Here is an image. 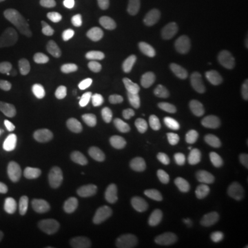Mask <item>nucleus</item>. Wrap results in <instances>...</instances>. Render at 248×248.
<instances>
[{
  "mask_svg": "<svg viewBox=\"0 0 248 248\" xmlns=\"http://www.w3.org/2000/svg\"><path fill=\"white\" fill-rule=\"evenodd\" d=\"M142 43L146 51L151 54H159L164 50V33L160 28H155L148 31L143 37H142Z\"/></svg>",
  "mask_w": 248,
  "mask_h": 248,
  "instance_id": "obj_24",
  "label": "nucleus"
},
{
  "mask_svg": "<svg viewBox=\"0 0 248 248\" xmlns=\"http://www.w3.org/2000/svg\"><path fill=\"white\" fill-rule=\"evenodd\" d=\"M156 138V133L149 127H131L122 134V141L127 146H141L152 143Z\"/></svg>",
  "mask_w": 248,
  "mask_h": 248,
  "instance_id": "obj_12",
  "label": "nucleus"
},
{
  "mask_svg": "<svg viewBox=\"0 0 248 248\" xmlns=\"http://www.w3.org/2000/svg\"><path fill=\"white\" fill-rule=\"evenodd\" d=\"M110 193L116 199H124L131 195L134 189V177L128 171H120L117 172L112 182H110Z\"/></svg>",
  "mask_w": 248,
  "mask_h": 248,
  "instance_id": "obj_15",
  "label": "nucleus"
},
{
  "mask_svg": "<svg viewBox=\"0 0 248 248\" xmlns=\"http://www.w3.org/2000/svg\"><path fill=\"white\" fill-rule=\"evenodd\" d=\"M244 137H246V141L248 142V123L246 125V128H244Z\"/></svg>",
  "mask_w": 248,
  "mask_h": 248,
  "instance_id": "obj_33",
  "label": "nucleus"
},
{
  "mask_svg": "<svg viewBox=\"0 0 248 248\" xmlns=\"http://www.w3.org/2000/svg\"><path fill=\"white\" fill-rule=\"evenodd\" d=\"M17 148L19 149V151L25 152V153H29V152L33 151V142H32V140H31V138L24 137V138L21 140V142L18 143Z\"/></svg>",
  "mask_w": 248,
  "mask_h": 248,
  "instance_id": "obj_31",
  "label": "nucleus"
},
{
  "mask_svg": "<svg viewBox=\"0 0 248 248\" xmlns=\"http://www.w3.org/2000/svg\"><path fill=\"white\" fill-rule=\"evenodd\" d=\"M0 222L16 234H27L32 231L33 222L28 210L7 203H0Z\"/></svg>",
  "mask_w": 248,
  "mask_h": 248,
  "instance_id": "obj_3",
  "label": "nucleus"
},
{
  "mask_svg": "<svg viewBox=\"0 0 248 248\" xmlns=\"http://www.w3.org/2000/svg\"><path fill=\"white\" fill-rule=\"evenodd\" d=\"M171 115L178 120H204L210 115V109L202 102L182 101L171 108Z\"/></svg>",
  "mask_w": 248,
  "mask_h": 248,
  "instance_id": "obj_8",
  "label": "nucleus"
},
{
  "mask_svg": "<svg viewBox=\"0 0 248 248\" xmlns=\"http://www.w3.org/2000/svg\"><path fill=\"white\" fill-rule=\"evenodd\" d=\"M184 185L182 184H174L169 186L163 195L160 196L159 202V211L161 214H170L175 210V207L179 203L182 193H184Z\"/></svg>",
  "mask_w": 248,
  "mask_h": 248,
  "instance_id": "obj_17",
  "label": "nucleus"
},
{
  "mask_svg": "<svg viewBox=\"0 0 248 248\" xmlns=\"http://www.w3.org/2000/svg\"><path fill=\"white\" fill-rule=\"evenodd\" d=\"M66 120L73 127L86 128V127H93L97 124L98 116L90 108L83 107V105H73L66 112Z\"/></svg>",
  "mask_w": 248,
  "mask_h": 248,
  "instance_id": "obj_10",
  "label": "nucleus"
},
{
  "mask_svg": "<svg viewBox=\"0 0 248 248\" xmlns=\"http://www.w3.org/2000/svg\"><path fill=\"white\" fill-rule=\"evenodd\" d=\"M80 10L90 16H107L112 11L109 0H80Z\"/></svg>",
  "mask_w": 248,
  "mask_h": 248,
  "instance_id": "obj_25",
  "label": "nucleus"
},
{
  "mask_svg": "<svg viewBox=\"0 0 248 248\" xmlns=\"http://www.w3.org/2000/svg\"><path fill=\"white\" fill-rule=\"evenodd\" d=\"M247 202V196L239 189H223L218 193V203L223 208L241 207Z\"/></svg>",
  "mask_w": 248,
  "mask_h": 248,
  "instance_id": "obj_23",
  "label": "nucleus"
},
{
  "mask_svg": "<svg viewBox=\"0 0 248 248\" xmlns=\"http://www.w3.org/2000/svg\"><path fill=\"white\" fill-rule=\"evenodd\" d=\"M148 69H149V62L145 58L137 57V58L130 60L124 65V78L127 81L133 83V81L141 79L143 75H146Z\"/></svg>",
  "mask_w": 248,
  "mask_h": 248,
  "instance_id": "obj_21",
  "label": "nucleus"
},
{
  "mask_svg": "<svg viewBox=\"0 0 248 248\" xmlns=\"http://www.w3.org/2000/svg\"><path fill=\"white\" fill-rule=\"evenodd\" d=\"M7 31L10 36L25 47L45 69L55 75L63 73V63L57 46L37 22L31 18H14L7 24Z\"/></svg>",
  "mask_w": 248,
  "mask_h": 248,
  "instance_id": "obj_1",
  "label": "nucleus"
},
{
  "mask_svg": "<svg viewBox=\"0 0 248 248\" xmlns=\"http://www.w3.org/2000/svg\"><path fill=\"white\" fill-rule=\"evenodd\" d=\"M182 197H184L185 210L189 214H196L203 211L207 203H208V199H207L205 192H204L203 189L195 187V186H192V187H189L186 190L184 189Z\"/></svg>",
  "mask_w": 248,
  "mask_h": 248,
  "instance_id": "obj_14",
  "label": "nucleus"
},
{
  "mask_svg": "<svg viewBox=\"0 0 248 248\" xmlns=\"http://www.w3.org/2000/svg\"><path fill=\"white\" fill-rule=\"evenodd\" d=\"M246 164H247V167H248V156L246 157Z\"/></svg>",
  "mask_w": 248,
  "mask_h": 248,
  "instance_id": "obj_36",
  "label": "nucleus"
},
{
  "mask_svg": "<svg viewBox=\"0 0 248 248\" xmlns=\"http://www.w3.org/2000/svg\"><path fill=\"white\" fill-rule=\"evenodd\" d=\"M164 239L171 248H193V234L186 228H170L164 231Z\"/></svg>",
  "mask_w": 248,
  "mask_h": 248,
  "instance_id": "obj_18",
  "label": "nucleus"
},
{
  "mask_svg": "<svg viewBox=\"0 0 248 248\" xmlns=\"http://www.w3.org/2000/svg\"><path fill=\"white\" fill-rule=\"evenodd\" d=\"M244 231H246V233H247L248 236V221H246V223H244Z\"/></svg>",
  "mask_w": 248,
  "mask_h": 248,
  "instance_id": "obj_34",
  "label": "nucleus"
},
{
  "mask_svg": "<svg viewBox=\"0 0 248 248\" xmlns=\"http://www.w3.org/2000/svg\"><path fill=\"white\" fill-rule=\"evenodd\" d=\"M94 35L108 46L119 45L124 39V32L115 24H99L94 28Z\"/></svg>",
  "mask_w": 248,
  "mask_h": 248,
  "instance_id": "obj_20",
  "label": "nucleus"
},
{
  "mask_svg": "<svg viewBox=\"0 0 248 248\" xmlns=\"http://www.w3.org/2000/svg\"><path fill=\"white\" fill-rule=\"evenodd\" d=\"M196 10L204 19H213L218 16L219 1L218 0H195Z\"/></svg>",
  "mask_w": 248,
  "mask_h": 248,
  "instance_id": "obj_27",
  "label": "nucleus"
},
{
  "mask_svg": "<svg viewBox=\"0 0 248 248\" xmlns=\"http://www.w3.org/2000/svg\"><path fill=\"white\" fill-rule=\"evenodd\" d=\"M199 47L214 60H228L233 54V48L228 39L215 32H205L199 37Z\"/></svg>",
  "mask_w": 248,
  "mask_h": 248,
  "instance_id": "obj_6",
  "label": "nucleus"
},
{
  "mask_svg": "<svg viewBox=\"0 0 248 248\" xmlns=\"http://www.w3.org/2000/svg\"><path fill=\"white\" fill-rule=\"evenodd\" d=\"M37 135L43 151H53L61 141V128L53 117H42L37 122Z\"/></svg>",
  "mask_w": 248,
  "mask_h": 248,
  "instance_id": "obj_7",
  "label": "nucleus"
},
{
  "mask_svg": "<svg viewBox=\"0 0 248 248\" xmlns=\"http://www.w3.org/2000/svg\"><path fill=\"white\" fill-rule=\"evenodd\" d=\"M10 0H0V4H3V3H7Z\"/></svg>",
  "mask_w": 248,
  "mask_h": 248,
  "instance_id": "obj_35",
  "label": "nucleus"
},
{
  "mask_svg": "<svg viewBox=\"0 0 248 248\" xmlns=\"http://www.w3.org/2000/svg\"><path fill=\"white\" fill-rule=\"evenodd\" d=\"M83 51H84V66L93 72L107 71L109 61L108 58L98 50L95 46L89 42L83 43Z\"/></svg>",
  "mask_w": 248,
  "mask_h": 248,
  "instance_id": "obj_13",
  "label": "nucleus"
},
{
  "mask_svg": "<svg viewBox=\"0 0 248 248\" xmlns=\"http://www.w3.org/2000/svg\"><path fill=\"white\" fill-rule=\"evenodd\" d=\"M177 137L182 142H185L186 145H197L203 141L204 133L203 130L197 125L192 123L189 120H185L182 123H179L175 128Z\"/></svg>",
  "mask_w": 248,
  "mask_h": 248,
  "instance_id": "obj_19",
  "label": "nucleus"
},
{
  "mask_svg": "<svg viewBox=\"0 0 248 248\" xmlns=\"http://www.w3.org/2000/svg\"><path fill=\"white\" fill-rule=\"evenodd\" d=\"M133 248H163L151 236H140L133 243Z\"/></svg>",
  "mask_w": 248,
  "mask_h": 248,
  "instance_id": "obj_29",
  "label": "nucleus"
},
{
  "mask_svg": "<svg viewBox=\"0 0 248 248\" xmlns=\"http://www.w3.org/2000/svg\"><path fill=\"white\" fill-rule=\"evenodd\" d=\"M35 80L33 62L25 55H16L0 72V95L24 93L33 86Z\"/></svg>",
  "mask_w": 248,
  "mask_h": 248,
  "instance_id": "obj_2",
  "label": "nucleus"
},
{
  "mask_svg": "<svg viewBox=\"0 0 248 248\" xmlns=\"http://www.w3.org/2000/svg\"><path fill=\"white\" fill-rule=\"evenodd\" d=\"M63 182L72 195L76 197H86L90 193V179L84 170L79 167H71L63 174Z\"/></svg>",
  "mask_w": 248,
  "mask_h": 248,
  "instance_id": "obj_9",
  "label": "nucleus"
},
{
  "mask_svg": "<svg viewBox=\"0 0 248 248\" xmlns=\"http://www.w3.org/2000/svg\"><path fill=\"white\" fill-rule=\"evenodd\" d=\"M93 98L94 102L101 108L108 115L117 116L123 110V102L116 90L110 86L107 80H99L95 87L93 90Z\"/></svg>",
  "mask_w": 248,
  "mask_h": 248,
  "instance_id": "obj_5",
  "label": "nucleus"
},
{
  "mask_svg": "<svg viewBox=\"0 0 248 248\" xmlns=\"http://www.w3.org/2000/svg\"><path fill=\"white\" fill-rule=\"evenodd\" d=\"M184 166H185V159L182 156H174L171 159L163 161L156 170V174L163 181L171 179V178L178 175L182 171Z\"/></svg>",
  "mask_w": 248,
  "mask_h": 248,
  "instance_id": "obj_22",
  "label": "nucleus"
},
{
  "mask_svg": "<svg viewBox=\"0 0 248 248\" xmlns=\"http://www.w3.org/2000/svg\"><path fill=\"white\" fill-rule=\"evenodd\" d=\"M203 232L207 241L218 247L225 237V223L215 214H210L203 219Z\"/></svg>",
  "mask_w": 248,
  "mask_h": 248,
  "instance_id": "obj_11",
  "label": "nucleus"
},
{
  "mask_svg": "<svg viewBox=\"0 0 248 248\" xmlns=\"http://www.w3.org/2000/svg\"><path fill=\"white\" fill-rule=\"evenodd\" d=\"M127 10L134 17H145L149 11V0H128Z\"/></svg>",
  "mask_w": 248,
  "mask_h": 248,
  "instance_id": "obj_28",
  "label": "nucleus"
},
{
  "mask_svg": "<svg viewBox=\"0 0 248 248\" xmlns=\"http://www.w3.org/2000/svg\"><path fill=\"white\" fill-rule=\"evenodd\" d=\"M24 175V169L11 160L0 159V177L9 182H18Z\"/></svg>",
  "mask_w": 248,
  "mask_h": 248,
  "instance_id": "obj_26",
  "label": "nucleus"
},
{
  "mask_svg": "<svg viewBox=\"0 0 248 248\" xmlns=\"http://www.w3.org/2000/svg\"><path fill=\"white\" fill-rule=\"evenodd\" d=\"M228 248H248V243L239 236H232L228 240Z\"/></svg>",
  "mask_w": 248,
  "mask_h": 248,
  "instance_id": "obj_30",
  "label": "nucleus"
},
{
  "mask_svg": "<svg viewBox=\"0 0 248 248\" xmlns=\"http://www.w3.org/2000/svg\"><path fill=\"white\" fill-rule=\"evenodd\" d=\"M9 248H27V247H24V246H22L19 241H17V240H10Z\"/></svg>",
  "mask_w": 248,
  "mask_h": 248,
  "instance_id": "obj_32",
  "label": "nucleus"
},
{
  "mask_svg": "<svg viewBox=\"0 0 248 248\" xmlns=\"http://www.w3.org/2000/svg\"><path fill=\"white\" fill-rule=\"evenodd\" d=\"M172 71L186 83H196L204 78L207 72V62L197 54H186L174 63Z\"/></svg>",
  "mask_w": 248,
  "mask_h": 248,
  "instance_id": "obj_4",
  "label": "nucleus"
},
{
  "mask_svg": "<svg viewBox=\"0 0 248 248\" xmlns=\"http://www.w3.org/2000/svg\"><path fill=\"white\" fill-rule=\"evenodd\" d=\"M25 137L24 128L17 123H6L0 125V146L18 149V143Z\"/></svg>",
  "mask_w": 248,
  "mask_h": 248,
  "instance_id": "obj_16",
  "label": "nucleus"
}]
</instances>
